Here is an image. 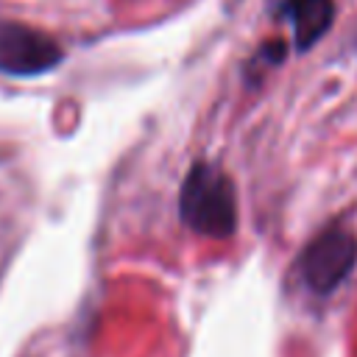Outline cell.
<instances>
[{
	"instance_id": "1",
	"label": "cell",
	"mask_w": 357,
	"mask_h": 357,
	"mask_svg": "<svg viewBox=\"0 0 357 357\" xmlns=\"http://www.w3.org/2000/svg\"><path fill=\"white\" fill-rule=\"evenodd\" d=\"M181 223L209 240H229L237 231V187L212 162H192L178 190Z\"/></svg>"
},
{
	"instance_id": "2",
	"label": "cell",
	"mask_w": 357,
	"mask_h": 357,
	"mask_svg": "<svg viewBox=\"0 0 357 357\" xmlns=\"http://www.w3.org/2000/svg\"><path fill=\"white\" fill-rule=\"evenodd\" d=\"M357 265V237L343 226H326L298 254L296 273L301 284L318 296H332Z\"/></svg>"
},
{
	"instance_id": "3",
	"label": "cell",
	"mask_w": 357,
	"mask_h": 357,
	"mask_svg": "<svg viewBox=\"0 0 357 357\" xmlns=\"http://www.w3.org/2000/svg\"><path fill=\"white\" fill-rule=\"evenodd\" d=\"M64 59L56 39L47 33L20 25V22H0V73L17 78H33L50 73Z\"/></svg>"
},
{
	"instance_id": "4",
	"label": "cell",
	"mask_w": 357,
	"mask_h": 357,
	"mask_svg": "<svg viewBox=\"0 0 357 357\" xmlns=\"http://www.w3.org/2000/svg\"><path fill=\"white\" fill-rule=\"evenodd\" d=\"M276 14L290 22L296 53H307L335 22V0H279Z\"/></svg>"
}]
</instances>
